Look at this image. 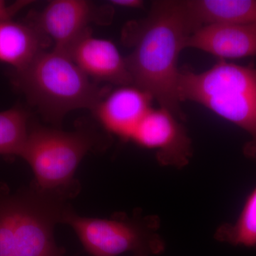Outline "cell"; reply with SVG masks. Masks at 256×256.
<instances>
[{
    "instance_id": "1",
    "label": "cell",
    "mask_w": 256,
    "mask_h": 256,
    "mask_svg": "<svg viewBox=\"0 0 256 256\" xmlns=\"http://www.w3.org/2000/svg\"><path fill=\"white\" fill-rule=\"evenodd\" d=\"M200 28L188 0H166L154 2L148 18L124 32L132 47L126 60L133 84L181 120L184 117L178 96V56Z\"/></svg>"
},
{
    "instance_id": "2",
    "label": "cell",
    "mask_w": 256,
    "mask_h": 256,
    "mask_svg": "<svg viewBox=\"0 0 256 256\" xmlns=\"http://www.w3.org/2000/svg\"><path fill=\"white\" fill-rule=\"evenodd\" d=\"M68 191L0 188V256H65L54 237Z\"/></svg>"
},
{
    "instance_id": "3",
    "label": "cell",
    "mask_w": 256,
    "mask_h": 256,
    "mask_svg": "<svg viewBox=\"0 0 256 256\" xmlns=\"http://www.w3.org/2000/svg\"><path fill=\"white\" fill-rule=\"evenodd\" d=\"M180 101H193L246 131V158L256 162V68L220 60L206 72L180 70Z\"/></svg>"
},
{
    "instance_id": "4",
    "label": "cell",
    "mask_w": 256,
    "mask_h": 256,
    "mask_svg": "<svg viewBox=\"0 0 256 256\" xmlns=\"http://www.w3.org/2000/svg\"><path fill=\"white\" fill-rule=\"evenodd\" d=\"M18 87L28 100L52 120L77 109H92L108 92L90 82L67 54L42 50L16 72Z\"/></svg>"
},
{
    "instance_id": "5",
    "label": "cell",
    "mask_w": 256,
    "mask_h": 256,
    "mask_svg": "<svg viewBox=\"0 0 256 256\" xmlns=\"http://www.w3.org/2000/svg\"><path fill=\"white\" fill-rule=\"evenodd\" d=\"M60 222L73 228L86 252L92 256H118L127 252L132 256H153L165 250L156 216L88 218L66 207Z\"/></svg>"
},
{
    "instance_id": "6",
    "label": "cell",
    "mask_w": 256,
    "mask_h": 256,
    "mask_svg": "<svg viewBox=\"0 0 256 256\" xmlns=\"http://www.w3.org/2000/svg\"><path fill=\"white\" fill-rule=\"evenodd\" d=\"M94 146V138L84 131L30 127L20 153L34 174V185L44 191H68L76 170Z\"/></svg>"
},
{
    "instance_id": "7",
    "label": "cell",
    "mask_w": 256,
    "mask_h": 256,
    "mask_svg": "<svg viewBox=\"0 0 256 256\" xmlns=\"http://www.w3.org/2000/svg\"><path fill=\"white\" fill-rule=\"evenodd\" d=\"M181 120L169 110L152 108L133 132L130 140L156 151L160 164L181 169L193 154L192 140Z\"/></svg>"
},
{
    "instance_id": "8",
    "label": "cell",
    "mask_w": 256,
    "mask_h": 256,
    "mask_svg": "<svg viewBox=\"0 0 256 256\" xmlns=\"http://www.w3.org/2000/svg\"><path fill=\"white\" fill-rule=\"evenodd\" d=\"M67 54L89 78L120 86L133 84L127 60L109 40L88 30L70 46Z\"/></svg>"
},
{
    "instance_id": "9",
    "label": "cell",
    "mask_w": 256,
    "mask_h": 256,
    "mask_svg": "<svg viewBox=\"0 0 256 256\" xmlns=\"http://www.w3.org/2000/svg\"><path fill=\"white\" fill-rule=\"evenodd\" d=\"M95 8L86 0H54L36 15L34 25L42 35L50 37L53 50L66 54L70 46L90 30Z\"/></svg>"
},
{
    "instance_id": "10",
    "label": "cell",
    "mask_w": 256,
    "mask_h": 256,
    "mask_svg": "<svg viewBox=\"0 0 256 256\" xmlns=\"http://www.w3.org/2000/svg\"><path fill=\"white\" fill-rule=\"evenodd\" d=\"M150 95L139 88L124 86L108 92L92 111L108 132L130 140L136 128L151 110Z\"/></svg>"
},
{
    "instance_id": "11",
    "label": "cell",
    "mask_w": 256,
    "mask_h": 256,
    "mask_svg": "<svg viewBox=\"0 0 256 256\" xmlns=\"http://www.w3.org/2000/svg\"><path fill=\"white\" fill-rule=\"evenodd\" d=\"M226 58L256 56V25L210 24L194 32L186 48Z\"/></svg>"
},
{
    "instance_id": "12",
    "label": "cell",
    "mask_w": 256,
    "mask_h": 256,
    "mask_svg": "<svg viewBox=\"0 0 256 256\" xmlns=\"http://www.w3.org/2000/svg\"><path fill=\"white\" fill-rule=\"evenodd\" d=\"M43 35L32 23L0 22V62L16 72L26 68L42 52Z\"/></svg>"
},
{
    "instance_id": "13",
    "label": "cell",
    "mask_w": 256,
    "mask_h": 256,
    "mask_svg": "<svg viewBox=\"0 0 256 256\" xmlns=\"http://www.w3.org/2000/svg\"><path fill=\"white\" fill-rule=\"evenodd\" d=\"M200 26L210 24L256 25V0H188Z\"/></svg>"
},
{
    "instance_id": "14",
    "label": "cell",
    "mask_w": 256,
    "mask_h": 256,
    "mask_svg": "<svg viewBox=\"0 0 256 256\" xmlns=\"http://www.w3.org/2000/svg\"><path fill=\"white\" fill-rule=\"evenodd\" d=\"M214 237L235 246L256 248V186L246 200L238 218L220 225Z\"/></svg>"
},
{
    "instance_id": "15",
    "label": "cell",
    "mask_w": 256,
    "mask_h": 256,
    "mask_svg": "<svg viewBox=\"0 0 256 256\" xmlns=\"http://www.w3.org/2000/svg\"><path fill=\"white\" fill-rule=\"evenodd\" d=\"M30 128L28 114L21 108L0 112V154L20 156Z\"/></svg>"
},
{
    "instance_id": "16",
    "label": "cell",
    "mask_w": 256,
    "mask_h": 256,
    "mask_svg": "<svg viewBox=\"0 0 256 256\" xmlns=\"http://www.w3.org/2000/svg\"><path fill=\"white\" fill-rule=\"evenodd\" d=\"M32 2V1L28 0H20L9 4L6 2L0 0V22L13 20V18L18 12Z\"/></svg>"
},
{
    "instance_id": "17",
    "label": "cell",
    "mask_w": 256,
    "mask_h": 256,
    "mask_svg": "<svg viewBox=\"0 0 256 256\" xmlns=\"http://www.w3.org/2000/svg\"><path fill=\"white\" fill-rule=\"evenodd\" d=\"M110 2L114 6L130 9L142 8L144 2L141 0H112Z\"/></svg>"
}]
</instances>
